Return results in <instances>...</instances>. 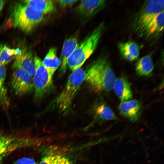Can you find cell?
<instances>
[{"label": "cell", "mask_w": 164, "mask_h": 164, "mask_svg": "<svg viewBox=\"0 0 164 164\" xmlns=\"http://www.w3.org/2000/svg\"><path fill=\"white\" fill-rule=\"evenodd\" d=\"M164 11L156 16L146 26L140 35L147 39H152L159 36L163 30Z\"/></svg>", "instance_id": "7c38bea8"}, {"label": "cell", "mask_w": 164, "mask_h": 164, "mask_svg": "<svg viewBox=\"0 0 164 164\" xmlns=\"http://www.w3.org/2000/svg\"><path fill=\"white\" fill-rule=\"evenodd\" d=\"M95 111L97 116L102 120L111 121L118 118L112 110L105 103L97 106Z\"/></svg>", "instance_id": "d6986e66"}, {"label": "cell", "mask_w": 164, "mask_h": 164, "mask_svg": "<svg viewBox=\"0 0 164 164\" xmlns=\"http://www.w3.org/2000/svg\"><path fill=\"white\" fill-rule=\"evenodd\" d=\"M5 3V1L0 0V13L1 12L3 9Z\"/></svg>", "instance_id": "484cf974"}, {"label": "cell", "mask_w": 164, "mask_h": 164, "mask_svg": "<svg viewBox=\"0 0 164 164\" xmlns=\"http://www.w3.org/2000/svg\"><path fill=\"white\" fill-rule=\"evenodd\" d=\"M85 71L80 68L72 71L62 92L53 100L51 107L63 114L69 112L74 97L85 80Z\"/></svg>", "instance_id": "3957f363"}, {"label": "cell", "mask_w": 164, "mask_h": 164, "mask_svg": "<svg viewBox=\"0 0 164 164\" xmlns=\"http://www.w3.org/2000/svg\"><path fill=\"white\" fill-rule=\"evenodd\" d=\"M42 62L49 73L53 76L61 64V61L56 55V48H51Z\"/></svg>", "instance_id": "e0dca14e"}, {"label": "cell", "mask_w": 164, "mask_h": 164, "mask_svg": "<svg viewBox=\"0 0 164 164\" xmlns=\"http://www.w3.org/2000/svg\"><path fill=\"white\" fill-rule=\"evenodd\" d=\"M44 15L26 4L17 3L12 8L8 24L28 33L42 21Z\"/></svg>", "instance_id": "7a4b0ae2"}, {"label": "cell", "mask_w": 164, "mask_h": 164, "mask_svg": "<svg viewBox=\"0 0 164 164\" xmlns=\"http://www.w3.org/2000/svg\"><path fill=\"white\" fill-rule=\"evenodd\" d=\"M113 89L115 94L121 101L132 99V93L131 86L125 77H121L116 78Z\"/></svg>", "instance_id": "4fadbf2b"}, {"label": "cell", "mask_w": 164, "mask_h": 164, "mask_svg": "<svg viewBox=\"0 0 164 164\" xmlns=\"http://www.w3.org/2000/svg\"><path fill=\"white\" fill-rule=\"evenodd\" d=\"M34 59L35 72L33 83L34 98L37 100L42 98L50 88L52 83L53 76L49 73L39 57L35 55Z\"/></svg>", "instance_id": "52a82bcc"}, {"label": "cell", "mask_w": 164, "mask_h": 164, "mask_svg": "<svg viewBox=\"0 0 164 164\" xmlns=\"http://www.w3.org/2000/svg\"><path fill=\"white\" fill-rule=\"evenodd\" d=\"M12 67L14 69L21 68L33 76L35 72V66L32 53L25 49L22 50L20 55L15 56Z\"/></svg>", "instance_id": "8fae6325"}, {"label": "cell", "mask_w": 164, "mask_h": 164, "mask_svg": "<svg viewBox=\"0 0 164 164\" xmlns=\"http://www.w3.org/2000/svg\"><path fill=\"white\" fill-rule=\"evenodd\" d=\"M85 72V80L95 92H108L113 89L116 75L106 57L98 58Z\"/></svg>", "instance_id": "6da1fadb"}, {"label": "cell", "mask_w": 164, "mask_h": 164, "mask_svg": "<svg viewBox=\"0 0 164 164\" xmlns=\"http://www.w3.org/2000/svg\"><path fill=\"white\" fill-rule=\"evenodd\" d=\"M119 50L123 58L128 61H133L136 60L139 55V47L134 42H127L121 44L119 46Z\"/></svg>", "instance_id": "9a60e30c"}, {"label": "cell", "mask_w": 164, "mask_h": 164, "mask_svg": "<svg viewBox=\"0 0 164 164\" xmlns=\"http://www.w3.org/2000/svg\"><path fill=\"white\" fill-rule=\"evenodd\" d=\"M104 28V24H101L78 44L67 62V65L72 71L81 68L94 51L102 35Z\"/></svg>", "instance_id": "277c9868"}, {"label": "cell", "mask_w": 164, "mask_h": 164, "mask_svg": "<svg viewBox=\"0 0 164 164\" xmlns=\"http://www.w3.org/2000/svg\"><path fill=\"white\" fill-rule=\"evenodd\" d=\"M53 164H72L69 159L65 156L58 154Z\"/></svg>", "instance_id": "d4e9b609"}, {"label": "cell", "mask_w": 164, "mask_h": 164, "mask_svg": "<svg viewBox=\"0 0 164 164\" xmlns=\"http://www.w3.org/2000/svg\"><path fill=\"white\" fill-rule=\"evenodd\" d=\"M14 69L11 84L15 94L22 96L31 92L33 90L32 77L21 68Z\"/></svg>", "instance_id": "ba28073f"}, {"label": "cell", "mask_w": 164, "mask_h": 164, "mask_svg": "<svg viewBox=\"0 0 164 164\" xmlns=\"http://www.w3.org/2000/svg\"><path fill=\"white\" fill-rule=\"evenodd\" d=\"M15 49L5 44L0 45V65L5 66L11 62L15 56Z\"/></svg>", "instance_id": "44dd1931"}, {"label": "cell", "mask_w": 164, "mask_h": 164, "mask_svg": "<svg viewBox=\"0 0 164 164\" xmlns=\"http://www.w3.org/2000/svg\"><path fill=\"white\" fill-rule=\"evenodd\" d=\"M121 115L133 122L137 121L142 112V104L136 99L121 101L118 107Z\"/></svg>", "instance_id": "9c48e42d"}, {"label": "cell", "mask_w": 164, "mask_h": 164, "mask_svg": "<svg viewBox=\"0 0 164 164\" xmlns=\"http://www.w3.org/2000/svg\"><path fill=\"white\" fill-rule=\"evenodd\" d=\"M106 1L82 0L77 7L76 12L84 19L89 18L98 12L105 6Z\"/></svg>", "instance_id": "30bf717a"}, {"label": "cell", "mask_w": 164, "mask_h": 164, "mask_svg": "<svg viewBox=\"0 0 164 164\" xmlns=\"http://www.w3.org/2000/svg\"><path fill=\"white\" fill-rule=\"evenodd\" d=\"M154 67L152 59L149 55L144 56L139 59L135 64V70L140 76H147L152 73Z\"/></svg>", "instance_id": "ac0fdd59"}, {"label": "cell", "mask_w": 164, "mask_h": 164, "mask_svg": "<svg viewBox=\"0 0 164 164\" xmlns=\"http://www.w3.org/2000/svg\"><path fill=\"white\" fill-rule=\"evenodd\" d=\"M6 72L5 66L0 65V104L5 108L8 107L9 102L5 86Z\"/></svg>", "instance_id": "ffe728a7"}, {"label": "cell", "mask_w": 164, "mask_h": 164, "mask_svg": "<svg viewBox=\"0 0 164 164\" xmlns=\"http://www.w3.org/2000/svg\"><path fill=\"white\" fill-rule=\"evenodd\" d=\"M58 155V154H52L45 155L38 164H53Z\"/></svg>", "instance_id": "7402d4cb"}, {"label": "cell", "mask_w": 164, "mask_h": 164, "mask_svg": "<svg viewBox=\"0 0 164 164\" xmlns=\"http://www.w3.org/2000/svg\"><path fill=\"white\" fill-rule=\"evenodd\" d=\"M21 1L43 14L52 13L55 10L54 3L51 0H25Z\"/></svg>", "instance_id": "2e32d148"}, {"label": "cell", "mask_w": 164, "mask_h": 164, "mask_svg": "<svg viewBox=\"0 0 164 164\" xmlns=\"http://www.w3.org/2000/svg\"><path fill=\"white\" fill-rule=\"evenodd\" d=\"M38 142L30 137L0 133V161L18 149L36 146Z\"/></svg>", "instance_id": "5b68a950"}, {"label": "cell", "mask_w": 164, "mask_h": 164, "mask_svg": "<svg viewBox=\"0 0 164 164\" xmlns=\"http://www.w3.org/2000/svg\"><path fill=\"white\" fill-rule=\"evenodd\" d=\"M164 0L146 1L135 16L133 28L139 33L159 14L164 11Z\"/></svg>", "instance_id": "8992f818"}, {"label": "cell", "mask_w": 164, "mask_h": 164, "mask_svg": "<svg viewBox=\"0 0 164 164\" xmlns=\"http://www.w3.org/2000/svg\"><path fill=\"white\" fill-rule=\"evenodd\" d=\"M78 39L76 36L71 37L64 42L61 54V65L60 73H65L67 70L68 60L77 46Z\"/></svg>", "instance_id": "5bb4252c"}, {"label": "cell", "mask_w": 164, "mask_h": 164, "mask_svg": "<svg viewBox=\"0 0 164 164\" xmlns=\"http://www.w3.org/2000/svg\"><path fill=\"white\" fill-rule=\"evenodd\" d=\"M14 164H37L35 160L30 157H23L17 160Z\"/></svg>", "instance_id": "603a6c76"}, {"label": "cell", "mask_w": 164, "mask_h": 164, "mask_svg": "<svg viewBox=\"0 0 164 164\" xmlns=\"http://www.w3.org/2000/svg\"><path fill=\"white\" fill-rule=\"evenodd\" d=\"M56 1L61 7L64 8L70 7L78 1L76 0H59Z\"/></svg>", "instance_id": "cb8c5ba5"}]
</instances>
